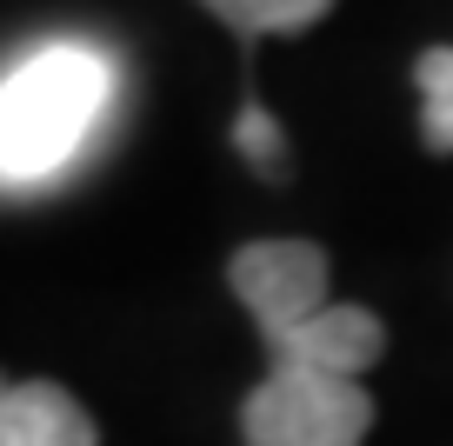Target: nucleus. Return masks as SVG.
Listing matches in <instances>:
<instances>
[{
	"mask_svg": "<svg viewBox=\"0 0 453 446\" xmlns=\"http://www.w3.org/2000/svg\"><path fill=\"white\" fill-rule=\"evenodd\" d=\"M120 73L94 41H47L0 73V181H60L107 127Z\"/></svg>",
	"mask_w": 453,
	"mask_h": 446,
	"instance_id": "obj_1",
	"label": "nucleus"
},
{
	"mask_svg": "<svg viewBox=\"0 0 453 446\" xmlns=\"http://www.w3.org/2000/svg\"><path fill=\"white\" fill-rule=\"evenodd\" d=\"M367 427H373V400L360 380L294 360H273L267 380L241 406L247 446H360Z\"/></svg>",
	"mask_w": 453,
	"mask_h": 446,
	"instance_id": "obj_2",
	"label": "nucleus"
},
{
	"mask_svg": "<svg viewBox=\"0 0 453 446\" xmlns=\"http://www.w3.org/2000/svg\"><path fill=\"white\" fill-rule=\"evenodd\" d=\"M226 280L260 334H280V327H300L320 307H334L326 300V253L313 240H254L234 253Z\"/></svg>",
	"mask_w": 453,
	"mask_h": 446,
	"instance_id": "obj_3",
	"label": "nucleus"
},
{
	"mask_svg": "<svg viewBox=\"0 0 453 446\" xmlns=\"http://www.w3.org/2000/svg\"><path fill=\"white\" fill-rule=\"evenodd\" d=\"M273 360H294V366H320V373H340V380H360L373 360H380L387 334L367 307H320L313 320L300 327H280V334H260Z\"/></svg>",
	"mask_w": 453,
	"mask_h": 446,
	"instance_id": "obj_4",
	"label": "nucleus"
},
{
	"mask_svg": "<svg viewBox=\"0 0 453 446\" xmlns=\"http://www.w3.org/2000/svg\"><path fill=\"white\" fill-rule=\"evenodd\" d=\"M0 446H100V427L54 380L0 373Z\"/></svg>",
	"mask_w": 453,
	"mask_h": 446,
	"instance_id": "obj_5",
	"label": "nucleus"
},
{
	"mask_svg": "<svg viewBox=\"0 0 453 446\" xmlns=\"http://www.w3.org/2000/svg\"><path fill=\"white\" fill-rule=\"evenodd\" d=\"M334 0H207V14H220L234 34H294V27H313L326 20Z\"/></svg>",
	"mask_w": 453,
	"mask_h": 446,
	"instance_id": "obj_6",
	"label": "nucleus"
},
{
	"mask_svg": "<svg viewBox=\"0 0 453 446\" xmlns=\"http://www.w3.org/2000/svg\"><path fill=\"white\" fill-rule=\"evenodd\" d=\"M413 81H420V134L434 154H453V47H426L420 67H413Z\"/></svg>",
	"mask_w": 453,
	"mask_h": 446,
	"instance_id": "obj_7",
	"label": "nucleus"
},
{
	"mask_svg": "<svg viewBox=\"0 0 453 446\" xmlns=\"http://www.w3.org/2000/svg\"><path fill=\"white\" fill-rule=\"evenodd\" d=\"M234 140H241V154H247V167H260V173H267V181H280V127H273V113L267 107H247L241 113V127H234Z\"/></svg>",
	"mask_w": 453,
	"mask_h": 446,
	"instance_id": "obj_8",
	"label": "nucleus"
}]
</instances>
